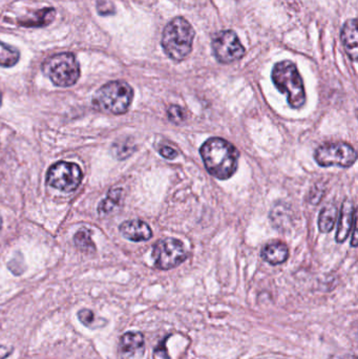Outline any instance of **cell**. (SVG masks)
Instances as JSON below:
<instances>
[{"mask_svg":"<svg viewBox=\"0 0 358 359\" xmlns=\"http://www.w3.org/2000/svg\"><path fill=\"white\" fill-rule=\"evenodd\" d=\"M353 238H352V246L357 247V221L354 222V224H353Z\"/></svg>","mask_w":358,"mask_h":359,"instance_id":"cell-27","label":"cell"},{"mask_svg":"<svg viewBox=\"0 0 358 359\" xmlns=\"http://www.w3.org/2000/svg\"><path fill=\"white\" fill-rule=\"evenodd\" d=\"M277 90L287 96L290 107L300 109L306 103V90L298 67L289 60L281 61L275 65L271 74Z\"/></svg>","mask_w":358,"mask_h":359,"instance_id":"cell-3","label":"cell"},{"mask_svg":"<svg viewBox=\"0 0 358 359\" xmlns=\"http://www.w3.org/2000/svg\"><path fill=\"white\" fill-rule=\"evenodd\" d=\"M188 252L184 245L176 238H163L153 246V259L156 268L159 270H170L184 263Z\"/></svg>","mask_w":358,"mask_h":359,"instance_id":"cell-7","label":"cell"},{"mask_svg":"<svg viewBox=\"0 0 358 359\" xmlns=\"http://www.w3.org/2000/svg\"><path fill=\"white\" fill-rule=\"evenodd\" d=\"M200 154L206 170L214 178L230 179L239 168V151L224 139H208L200 149Z\"/></svg>","mask_w":358,"mask_h":359,"instance_id":"cell-1","label":"cell"},{"mask_svg":"<svg viewBox=\"0 0 358 359\" xmlns=\"http://www.w3.org/2000/svg\"><path fill=\"white\" fill-rule=\"evenodd\" d=\"M193 38L195 29L193 25L183 17H177L164 27L162 48L172 60L179 62L191 54Z\"/></svg>","mask_w":358,"mask_h":359,"instance_id":"cell-2","label":"cell"},{"mask_svg":"<svg viewBox=\"0 0 358 359\" xmlns=\"http://www.w3.org/2000/svg\"><path fill=\"white\" fill-rule=\"evenodd\" d=\"M134 90L124 81H111L101 86L92 97V107L102 113L122 115L130 109Z\"/></svg>","mask_w":358,"mask_h":359,"instance_id":"cell-4","label":"cell"},{"mask_svg":"<svg viewBox=\"0 0 358 359\" xmlns=\"http://www.w3.org/2000/svg\"><path fill=\"white\" fill-rule=\"evenodd\" d=\"M136 151V145L132 138L120 139L111 147V153L118 160H125Z\"/></svg>","mask_w":358,"mask_h":359,"instance_id":"cell-19","label":"cell"},{"mask_svg":"<svg viewBox=\"0 0 358 359\" xmlns=\"http://www.w3.org/2000/svg\"><path fill=\"white\" fill-rule=\"evenodd\" d=\"M12 348L0 345V359H6L11 353H12Z\"/></svg>","mask_w":358,"mask_h":359,"instance_id":"cell-25","label":"cell"},{"mask_svg":"<svg viewBox=\"0 0 358 359\" xmlns=\"http://www.w3.org/2000/svg\"><path fill=\"white\" fill-rule=\"evenodd\" d=\"M262 257L270 265H280L287 261L289 257V249L285 243H269L263 248Z\"/></svg>","mask_w":358,"mask_h":359,"instance_id":"cell-13","label":"cell"},{"mask_svg":"<svg viewBox=\"0 0 358 359\" xmlns=\"http://www.w3.org/2000/svg\"><path fill=\"white\" fill-rule=\"evenodd\" d=\"M56 10L54 8H46L34 13L31 17L18 20L19 25L25 27H48L55 20Z\"/></svg>","mask_w":358,"mask_h":359,"instance_id":"cell-15","label":"cell"},{"mask_svg":"<svg viewBox=\"0 0 358 359\" xmlns=\"http://www.w3.org/2000/svg\"><path fill=\"white\" fill-rule=\"evenodd\" d=\"M20 53L14 46L0 41V67H13L18 63Z\"/></svg>","mask_w":358,"mask_h":359,"instance_id":"cell-20","label":"cell"},{"mask_svg":"<svg viewBox=\"0 0 358 359\" xmlns=\"http://www.w3.org/2000/svg\"><path fill=\"white\" fill-rule=\"evenodd\" d=\"M92 232L88 228H82L74 236V243L80 251L85 253H92L96 251V245L92 240Z\"/></svg>","mask_w":358,"mask_h":359,"instance_id":"cell-18","label":"cell"},{"mask_svg":"<svg viewBox=\"0 0 358 359\" xmlns=\"http://www.w3.org/2000/svg\"><path fill=\"white\" fill-rule=\"evenodd\" d=\"M119 230L124 238L132 242H145L151 240L153 236V231L149 224L140 219L124 222L120 225Z\"/></svg>","mask_w":358,"mask_h":359,"instance_id":"cell-11","label":"cell"},{"mask_svg":"<svg viewBox=\"0 0 358 359\" xmlns=\"http://www.w3.org/2000/svg\"><path fill=\"white\" fill-rule=\"evenodd\" d=\"M2 217H1V215H0V231H1V229H2Z\"/></svg>","mask_w":358,"mask_h":359,"instance_id":"cell-28","label":"cell"},{"mask_svg":"<svg viewBox=\"0 0 358 359\" xmlns=\"http://www.w3.org/2000/svg\"><path fill=\"white\" fill-rule=\"evenodd\" d=\"M97 11L102 16H107L115 13V6L109 0H99L97 4Z\"/></svg>","mask_w":358,"mask_h":359,"instance_id":"cell-23","label":"cell"},{"mask_svg":"<svg viewBox=\"0 0 358 359\" xmlns=\"http://www.w3.org/2000/svg\"><path fill=\"white\" fill-rule=\"evenodd\" d=\"M315 159L319 166L349 168L357 162V151L348 143L330 142L321 145L315 151Z\"/></svg>","mask_w":358,"mask_h":359,"instance_id":"cell-6","label":"cell"},{"mask_svg":"<svg viewBox=\"0 0 358 359\" xmlns=\"http://www.w3.org/2000/svg\"><path fill=\"white\" fill-rule=\"evenodd\" d=\"M1 100H2V97H1V94H0V105H1Z\"/></svg>","mask_w":358,"mask_h":359,"instance_id":"cell-29","label":"cell"},{"mask_svg":"<svg viewBox=\"0 0 358 359\" xmlns=\"http://www.w3.org/2000/svg\"><path fill=\"white\" fill-rule=\"evenodd\" d=\"M82 178L83 174L77 164L61 161L50 166L46 175V183L60 191L71 192L79 187Z\"/></svg>","mask_w":358,"mask_h":359,"instance_id":"cell-8","label":"cell"},{"mask_svg":"<svg viewBox=\"0 0 358 359\" xmlns=\"http://www.w3.org/2000/svg\"><path fill=\"white\" fill-rule=\"evenodd\" d=\"M342 41L348 56L353 61H357L358 55L357 19H348L345 22L342 29Z\"/></svg>","mask_w":358,"mask_h":359,"instance_id":"cell-12","label":"cell"},{"mask_svg":"<svg viewBox=\"0 0 358 359\" xmlns=\"http://www.w3.org/2000/svg\"><path fill=\"white\" fill-rule=\"evenodd\" d=\"M338 217V207L334 204H329L322 209L319 217V228L324 233H328L333 229Z\"/></svg>","mask_w":358,"mask_h":359,"instance_id":"cell-17","label":"cell"},{"mask_svg":"<svg viewBox=\"0 0 358 359\" xmlns=\"http://www.w3.org/2000/svg\"><path fill=\"white\" fill-rule=\"evenodd\" d=\"M212 50L219 62L229 65L243 58L245 48L237 34L230 29L219 32L212 38Z\"/></svg>","mask_w":358,"mask_h":359,"instance_id":"cell-9","label":"cell"},{"mask_svg":"<svg viewBox=\"0 0 358 359\" xmlns=\"http://www.w3.org/2000/svg\"><path fill=\"white\" fill-rule=\"evenodd\" d=\"M328 359H357L355 354H336V355L330 356Z\"/></svg>","mask_w":358,"mask_h":359,"instance_id":"cell-26","label":"cell"},{"mask_svg":"<svg viewBox=\"0 0 358 359\" xmlns=\"http://www.w3.org/2000/svg\"><path fill=\"white\" fill-rule=\"evenodd\" d=\"M78 320H79L80 323L84 325V326L92 327L96 318H95V313L92 310L82 309L78 312Z\"/></svg>","mask_w":358,"mask_h":359,"instance_id":"cell-22","label":"cell"},{"mask_svg":"<svg viewBox=\"0 0 358 359\" xmlns=\"http://www.w3.org/2000/svg\"><path fill=\"white\" fill-rule=\"evenodd\" d=\"M357 221L354 204L352 201L346 200L343 203L340 208V221H338V232H336V242H346L351 232L353 224Z\"/></svg>","mask_w":358,"mask_h":359,"instance_id":"cell-10","label":"cell"},{"mask_svg":"<svg viewBox=\"0 0 358 359\" xmlns=\"http://www.w3.org/2000/svg\"><path fill=\"white\" fill-rule=\"evenodd\" d=\"M144 335L138 331H130L124 333L120 341V350L126 356L136 355L144 350Z\"/></svg>","mask_w":358,"mask_h":359,"instance_id":"cell-14","label":"cell"},{"mask_svg":"<svg viewBox=\"0 0 358 359\" xmlns=\"http://www.w3.org/2000/svg\"><path fill=\"white\" fill-rule=\"evenodd\" d=\"M122 196H123V190L121 188H113V189L109 190L106 198L101 201L99 204V215H106L113 212L121 204Z\"/></svg>","mask_w":358,"mask_h":359,"instance_id":"cell-16","label":"cell"},{"mask_svg":"<svg viewBox=\"0 0 358 359\" xmlns=\"http://www.w3.org/2000/svg\"><path fill=\"white\" fill-rule=\"evenodd\" d=\"M159 154L162 157L165 158V159L167 160L176 159L179 155L178 151H177L176 149H172V147H166V145L160 147Z\"/></svg>","mask_w":358,"mask_h":359,"instance_id":"cell-24","label":"cell"},{"mask_svg":"<svg viewBox=\"0 0 358 359\" xmlns=\"http://www.w3.org/2000/svg\"><path fill=\"white\" fill-rule=\"evenodd\" d=\"M168 119L174 124H181L186 120V113L179 105H172L167 109Z\"/></svg>","mask_w":358,"mask_h":359,"instance_id":"cell-21","label":"cell"},{"mask_svg":"<svg viewBox=\"0 0 358 359\" xmlns=\"http://www.w3.org/2000/svg\"><path fill=\"white\" fill-rule=\"evenodd\" d=\"M42 71L59 88L74 86L80 77L79 62L71 53H60L46 59Z\"/></svg>","mask_w":358,"mask_h":359,"instance_id":"cell-5","label":"cell"}]
</instances>
